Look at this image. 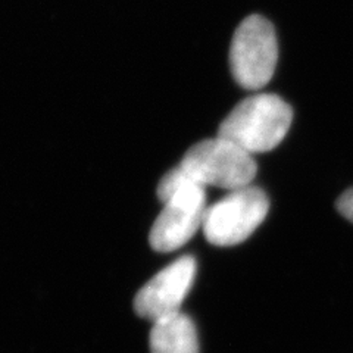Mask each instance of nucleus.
<instances>
[{
    "label": "nucleus",
    "mask_w": 353,
    "mask_h": 353,
    "mask_svg": "<svg viewBox=\"0 0 353 353\" xmlns=\"http://www.w3.org/2000/svg\"><path fill=\"white\" fill-rule=\"evenodd\" d=\"M157 194L163 209L152 225L150 246L162 253L174 252L203 225L208 209L205 187L175 167L162 176Z\"/></svg>",
    "instance_id": "f257e3e1"
},
{
    "label": "nucleus",
    "mask_w": 353,
    "mask_h": 353,
    "mask_svg": "<svg viewBox=\"0 0 353 353\" xmlns=\"http://www.w3.org/2000/svg\"><path fill=\"white\" fill-rule=\"evenodd\" d=\"M293 110L277 94L259 93L246 97L224 118L218 136L250 154L270 152L285 137Z\"/></svg>",
    "instance_id": "f03ea898"
},
{
    "label": "nucleus",
    "mask_w": 353,
    "mask_h": 353,
    "mask_svg": "<svg viewBox=\"0 0 353 353\" xmlns=\"http://www.w3.org/2000/svg\"><path fill=\"white\" fill-rule=\"evenodd\" d=\"M179 167L205 189L214 185L228 192L252 185L258 172L250 153L219 136L196 143Z\"/></svg>",
    "instance_id": "7ed1b4c3"
},
{
    "label": "nucleus",
    "mask_w": 353,
    "mask_h": 353,
    "mask_svg": "<svg viewBox=\"0 0 353 353\" xmlns=\"http://www.w3.org/2000/svg\"><path fill=\"white\" fill-rule=\"evenodd\" d=\"M279 61L274 27L261 15H250L237 27L230 48L234 80L248 90H259L272 79Z\"/></svg>",
    "instance_id": "20e7f679"
},
{
    "label": "nucleus",
    "mask_w": 353,
    "mask_h": 353,
    "mask_svg": "<svg viewBox=\"0 0 353 353\" xmlns=\"http://www.w3.org/2000/svg\"><path fill=\"white\" fill-rule=\"evenodd\" d=\"M268 211V196L259 187L248 185L231 190L206 209L202 231L214 246H234L252 236Z\"/></svg>",
    "instance_id": "39448f33"
},
{
    "label": "nucleus",
    "mask_w": 353,
    "mask_h": 353,
    "mask_svg": "<svg viewBox=\"0 0 353 353\" xmlns=\"http://www.w3.org/2000/svg\"><path fill=\"white\" fill-rule=\"evenodd\" d=\"M197 271L193 256H181L149 280L134 297V311L140 318L157 323L180 312Z\"/></svg>",
    "instance_id": "423d86ee"
},
{
    "label": "nucleus",
    "mask_w": 353,
    "mask_h": 353,
    "mask_svg": "<svg viewBox=\"0 0 353 353\" xmlns=\"http://www.w3.org/2000/svg\"><path fill=\"white\" fill-rule=\"evenodd\" d=\"M150 353H199L197 330L190 316L183 312L153 323Z\"/></svg>",
    "instance_id": "0eeeda50"
},
{
    "label": "nucleus",
    "mask_w": 353,
    "mask_h": 353,
    "mask_svg": "<svg viewBox=\"0 0 353 353\" xmlns=\"http://www.w3.org/2000/svg\"><path fill=\"white\" fill-rule=\"evenodd\" d=\"M336 206L341 215L353 223V187L339 197Z\"/></svg>",
    "instance_id": "6e6552de"
}]
</instances>
